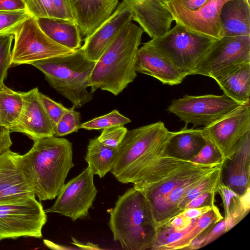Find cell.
Listing matches in <instances>:
<instances>
[{
  "mask_svg": "<svg viewBox=\"0 0 250 250\" xmlns=\"http://www.w3.org/2000/svg\"><path fill=\"white\" fill-rule=\"evenodd\" d=\"M30 16L27 10L0 11V35L13 34L14 29Z\"/></svg>",
  "mask_w": 250,
  "mask_h": 250,
  "instance_id": "obj_31",
  "label": "cell"
},
{
  "mask_svg": "<svg viewBox=\"0 0 250 250\" xmlns=\"http://www.w3.org/2000/svg\"><path fill=\"white\" fill-rule=\"evenodd\" d=\"M35 195L22 155L10 149L0 154V203Z\"/></svg>",
  "mask_w": 250,
  "mask_h": 250,
  "instance_id": "obj_13",
  "label": "cell"
},
{
  "mask_svg": "<svg viewBox=\"0 0 250 250\" xmlns=\"http://www.w3.org/2000/svg\"><path fill=\"white\" fill-rule=\"evenodd\" d=\"M26 10L35 19L39 18H59L53 0H23Z\"/></svg>",
  "mask_w": 250,
  "mask_h": 250,
  "instance_id": "obj_32",
  "label": "cell"
},
{
  "mask_svg": "<svg viewBox=\"0 0 250 250\" xmlns=\"http://www.w3.org/2000/svg\"><path fill=\"white\" fill-rule=\"evenodd\" d=\"M116 151L117 148L103 144L97 137L89 140L84 159L93 175L103 178L110 172L114 165Z\"/></svg>",
  "mask_w": 250,
  "mask_h": 250,
  "instance_id": "obj_25",
  "label": "cell"
},
{
  "mask_svg": "<svg viewBox=\"0 0 250 250\" xmlns=\"http://www.w3.org/2000/svg\"><path fill=\"white\" fill-rule=\"evenodd\" d=\"M128 5L133 12L132 20L152 39L170 30L174 18L166 4L160 0H135Z\"/></svg>",
  "mask_w": 250,
  "mask_h": 250,
  "instance_id": "obj_18",
  "label": "cell"
},
{
  "mask_svg": "<svg viewBox=\"0 0 250 250\" xmlns=\"http://www.w3.org/2000/svg\"><path fill=\"white\" fill-rule=\"evenodd\" d=\"M23 100L21 92L14 91L0 83V125L8 129L21 112Z\"/></svg>",
  "mask_w": 250,
  "mask_h": 250,
  "instance_id": "obj_26",
  "label": "cell"
},
{
  "mask_svg": "<svg viewBox=\"0 0 250 250\" xmlns=\"http://www.w3.org/2000/svg\"><path fill=\"white\" fill-rule=\"evenodd\" d=\"M81 114L72 107L68 108L57 124L55 136L62 137L76 132L81 128Z\"/></svg>",
  "mask_w": 250,
  "mask_h": 250,
  "instance_id": "obj_30",
  "label": "cell"
},
{
  "mask_svg": "<svg viewBox=\"0 0 250 250\" xmlns=\"http://www.w3.org/2000/svg\"><path fill=\"white\" fill-rule=\"evenodd\" d=\"M26 10L23 0H0V11Z\"/></svg>",
  "mask_w": 250,
  "mask_h": 250,
  "instance_id": "obj_42",
  "label": "cell"
},
{
  "mask_svg": "<svg viewBox=\"0 0 250 250\" xmlns=\"http://www.w3.org/2000/svg\"><path fill=\"white\" fill-rule=\"evenodd\" d=\"M176 25L164 35L146 42L178 67L187 76L194 71L216 39Z\"/></svg>",
  "mask_w": 250,
  "mask_h": 250,
  "instance_id": "obj_6",
  "label": "cell"
},
{
  "mask_svg": "<svg viewBox=\"0 0 250 250\" xmlns=\"http://www.w3.org/2000/svg\"><path fill=\"white\" fill-rule=\"evenodd\" d=\"M190 161L203 165L224 164L220 152L208 139L200 151Z\"/></svg>",
  "mask_w": 250,
  "mask_h": 250,
  "instance_id": "obj_34",
  "label": "cell"
},
{
  "mask_svg": "<svg viewBox=\"0 0 250 250\" xmlns=\"http://www.w3.org/2000/svg\"><path fill=\"white\" fill-rule=\"evenodd\" d=\"M59 18L75 22L67 0H53Z\"/></svg>",
  "mask_w": 250,
  "mask_h": 250,
  "instance_id": "obj_40",
  "label": "cell"
},
{
  "mask_svg": "<svg viewBox=\"0 0 250 250\" xmlns=\"http://www.w3.org/2000/svg\"><path fill=\"white\" fill-rule=\"evenodd\" d=\"M217 192H218L223 200L225 209V220L229 218V209L233 199L239 195L234 192L232 189L225 185L221 180Z\"/></svg>",
  "mask_w": 250,
  "mask_h": 250,
  "instance_id": "obj_37",
  "label": "cell"
},
{
  "mask_svg": "<svg viewBox=\"0 0 250 250\" xmlns=\"http://www.w3.org/2000/svg\"><path fill=\"white\" fill-rule=\"evenodd\" d=\"M229 0H208L194 11L171 2L166 4L176 23L193 32L218 39L221 37V10L224 4Z\"/></svg>",
  "mask_w": 250,
  "mask_h": 250,
  "instance_id": "obj_14",
  "label": "cell"
},
{
  "mask_svg": "<svg viewBox=\"0 0 250 250\" xmlns=\"http://www.w3.org/2000/svg\"><path fill=\"white\" fill-rule=\"evenodd\" d=\"M213 206H206L199 208H188L182 212L186 217L192 219L199 217L202 214L210 210Z\"/></svg>",
  "mask_w": 250,
  "mask_h": 250,
  "instance_id": "obj_45",
  "label": "cell"
},
{
  "mask_svg": "<svg viewBox=\"0 0 250 250\" xmlns=\"http://www.w3.org/2000/svg\"><path fill=\"white\" fill-rule=\"evenodd\" d=\"M35 196L0 203V241L21 237H42L47 216Z\"/></svg>",
  "mask_w": 250,
  "mask_h": 250,
  "instance_id": "obj_7",
  "label": "cell"
},
{
  "mask_svg": "<svg viewBox=\"0 0 250 250\" xmlns=\"http://www.w3.org/2000/svg\"><path fill=\"white\" fill-rule=\"evenodd\" d=\"M241 104L227 96L208 94L185 95L171 101L167 108L169 113L177 116L186 125L207 126Z\"/></svg>",
  "mask_w": 250,
  "mask_h": 250,
  "instance_id": "obj_10",
  "label": "cell"
},
{
  "mask_svg": "<svg viewBox=\"0 0 250 250\" xmlns=\"http://www.w3.org/2000/svg\"><path fill=\"white\" fill-rule=\"evenodd\" d=\"M250 209V187L243 194L233 199L229 209V218L226 220L227 232L240 222L249 213Z\"/></svg>",
  "mask_w": 250,
  "mask_h": 250,
  "instance_id": "obj_29",
  "label": "cell"
},
{
  "mask_svg": "<svg viewBox=\"0 0 250 250\" xmlns=\"http://www.w3.org/2000/svg\"><path fill=\"white\" fill-rule=\"evenodd\" d=\"M127 131L124 126L104 129L97 139L103 144L116 148L121 144Z\"/></svg>",
  "mask_w": 250,
  "mask_h": 250,
  "instance_id": "obj_35",
  "label": "cell"
},
{
  "mask_svg": "<svg viewBox=\"0 0 250 250\" xmlns=\"http://www.w3.org/2000/svg\"><path fill=\"white\" fill-rule=\"evenodd\" d=\"M39 96L55 130L57 124L68 108L40 92Z\"/></svg>",
  "mask_w": 250,
  "mask_h": 250,
  "instance_id": "obj_36",
  "label": "cell"
},
{
  "mask_svg": "<svg viewBox=\"0 0 250 250\" xmlns=\"http://www.w3.org/2000/svg\"><path fill=\"white\" fill-rule=\"evenodd\" d=\"M224 94L240 104L250 102V63L230 70L214 79Z\"/></svg>",
  "mask_w": 250,
  "mask_h": 250,
  "instance_id": "obj_24",
  "label": "cell"
},
{
  "mask_svg": "<svg viewBox=\"0 0 250 250\" xmlns=\"http://www.w3.org/2000/svg\"><path fill=\"white\" fill-rule=\"evenodd\" d=\"M37 87L21 92L23 103L19 117L9 128L23 133L33 141L54 136L52 123L42 104Z\"/></svg>",
  "mask_w": 250,
  "mask_h": 250,
  "instance_id": "obj_15",
  "label": "cell"
},
{
  "mask_svg": "<svg viewBox=\"0 0 250 250\" xmlns=\"http://www.w3.org/2000/svg\"><path fill=\"white\" fill-rule=\"evenodd\" d=\"M223 219L215 206L200 216L195 226L172 248V250L186 249L196 238H204L206 234L220 221Z\"/></svg>",
  "mask_w": 250,
  "mask_h": 250,
  "instance_id": "obj_27",
  "label": "cell"
},
{
  "mask_svg": "<svg viewBox=\"0 0 250 250\" xmlns=\"http://www.w3.org/2000/svg\"><path fill=\"white\" fill-rule=\"evenodd\" d=\"M14 38L13 34L0 35V83L3 82L11 67V45Z\"/></svg>",
  "mask_w": 250,
  "mask_h": 250,
  "instance_id": "obj_33",
  "label": "cell"
},
{
  "mask_svg": "<svg viewBox=\"0 0 250 250\" xmlns=\"http://www.w3.org/2000/svg\"><path fill=\"white\" fill-rule=\"evenodd\" d=\"M248 1L249 2H250V0H248Z\"/></svg>",
  "mask_w": 250,
  "mask_h": 250,
  "instance_id": "obj_47",
  "label": "cell"
},
{
  "mask_svg": "<svg viewBox=\"0 0 250 250\" xmlns=\"http://www.w3.org/2000/svg\"><path fill=\"white\" fill-rule=\"evenodd\" d=\"M202 129L220 152L224 163L230 159L243 136L250 131V102L241 104Z\"/></svg>",
  "mask_w": 250,
  "mask_h": 250,
  "instance_id": "obj_12",
  "label": "cell"
},
{
  "mask_svg": "<svg viewBox=\"0 0 250 250\" xmlns=\"http://www.w3.org/2000/svg\"><path fill=\"white\" fill-rule=\"evenodd\" d=\"M207 138L202 128H188L169 131L165 155L190 161L206 145Z\"/></svg>",
  "mask_w": 250,
  "mask_h": 250,
  "instance_id": "obj_21",
  "label": "cell"
},
{
  "mask_svg": "<svg viewBox=\"0 0 250 250\" xmlns=\"http://www.w3.org/2000/svg\"><path fill=\"white\" fill-rule=\"evenodd\" d=\"M131 120L115 109L104 115L95 118L82 123L81 128L87 130H99L124 126L131 122Z\"/></svg>",
  "mask_w": 250,
  "mask_h": 250,
  "instance_id": "obj_28",
  "label": "cell"
},
{
  "mask_svg": "<svg viewBox=\"0 0 250 250\" xmlns=\"http://www.w3.org/2000/svg\"><path fill=\"white\" fill-rule=\"evenodd\" d=\"M216 192H206L192 199L187 206L186 209L214 205Z\"/></svg>",
  "mask_w": 250,
  "mask_h": 250,
  "instance_id": "obj_38",
  "label": "cell"
},
{
  "mask_svg": "<svg viewBox=\"0 0 250 250\" xmlns=\"http://www.w3.org/2000/svg\"><path fill=\"white\" fill-rule=\"evenodd\" d=\"M36 19L42 31L56 43L73 51L82 47V35L75 22L53 18Z\"/></svg>",
  "mask_w": 250,
  "mask_h": 250,
  "instance_id": "obj_23",
  "label": "cell"
},
{
  "mask_svg": "<svg viewBox=\"0 0 250 250\" xmlns=\"http://www.w3.org/2000/svg\"><path fill=\"white\" fill-rule=\"evenodd\" d=\"M10 133L8 128L0 125V154L10 149L12 145Z\"/></svg>",
  "mask_w": 250,
  "mask_h": 250,
  "instance_id": "obj_43",
  "label": "cell"
},
{
  "mask_svg": "<svg viewBox=\"0 0 250 250\" xmlns=\"http://www.w3.org/2000/svg\"><path fill=\"white\" fill-rule=\"evenodd\" d=\"M220 20L221 37L250 36V2L247 0L227 1L222 8Z\"/></svg>",
  "mask_w": 250,
  "mask_h": 250,
  "instance_id": "obj_22",
  "label": "cell"
},
{
  "mask_svg": "<svg viewBox=\"0 0 250 250\" xmlns=\"http://www.w3.org/2000/svg\"><path fill=\"white\" fill-rule=\"evenodd\" d=\"M208 0H174L170 2L183 7L189 11H194L199 9Z\"/></svg>",
  "mask_w": 250,
  "mask_h": 250,
  "instance_id": "obj_44",
  "label": "cell"
},
{
  "mask_svg": "<svg viewBox=\"0 0 250 250\" xmlns=\"http://www.w3.org/2000/svg\"><path fill=\"white\" fill-rule=\"evenodd\" d=\"M93 176L89 168L86 167L64 184L54 205L45 212L57 213L73 221L87 216L98 192Z\"/></svg>",
  "mask_w": 250,
  "mask_h": 250,
  "instance_id": "obj_11",
  "label": "cell"
},
{
  "mask_svg": "<svg viewBox=\"0 0 250 250\" xmlns=\"http://www.w3.org/2000/svg\"><path fill=\"white\" fill-rule=\"evenodd\" d=\"M162 2H163L164 3L166 4L167 3L171 1H173L174 0H160Z\"/></svg>",
  "mask_w": 250,
  "mask_h": 250,
  "instance_id": "obj_46",
  "label": "cell"
},
{
  "mask_svg": "<svg viewBox=\"0 0 250 250\" xmlns=\"http://www.w3.org/2000/svg\"><path fill=\"white\" fill-rule=\"evenodd\" d=\"M109 227L113 239L127 250H151L157 226L143 194L133 187L119 196L110 211Z\"/></svg>",
  "mask_w": 250,
  "mask_h": 250,
  "instance_id": "obj_3",
  "label": "cell"
},
{
  "mask_svg": "<svg viewBox=\"0 0 250 250\" xmlns=\"http://www.w3.org/2000/svg\"><path fill=\"white\" fill-rule=\"evenodd\" d=\"M250 131L237 144L229 160L223 165L222 180L239 196L250 187Z\"/></svg>",
  "mask_w": 250,
  "mask_h": 250,
  "instance_id": "obj_20",
  "label": "cell"
},
{
  "mask_svg": "<svg viewBox=\"0 0 250 250\" xmlns=\"http://www.w3.org/2000/svg\"><path fill=\"white\" fill-rule=\"evenodd\" d=\"M14 44L10 66L32 62L50 58L70 54L75 51L56 43L41 29L36 19L30 16L14 30Z\"/></svg>",
  "mask_w": 250,
  "mask_h": 250,
  "instance_id": "obj_8",
  "label": "cell"
},
{
  "mask_svg": "<svg viewBox=\"0 0 250 250\" xmlns=\"http://www.w3.org/2000/svg\"><path fill=\"white\" fill-rule=\"evenodd\" d=\"M133 12L124 1L96 30L84 39L81 48L85 57L97 62L122 29L132 20Z\"/></svg>",
  "mask_w": 250,
  "mask_h": 250,
  "instance_id": "obj_16",
  "label": "cell"
},
{
  "mask_svg": "<svg viewBox=\"0 0 250 250\" xmlns=\"http://www.w3.org/2000/svg\"><path fill=\"white\" fill-rule=\"evenodd\" d=\"M226 232H227V222L224 218L217 223L206 234L204 239L202 247L212 242Z\"/></svg>",
  "mask_w": 250,
  "mask_h": 250,
  "instance_id": "obj_39",
  "label": "cell"
},
{
  "mask_svg": "<svg viewBox=\"0 0 250 250\" xmlns=\"http://www.w3.org/2000/svg\"><path fill=\"white\" fill-rule=\"evenodd\" d=\"M82 36L88 37L111 15L118 0H67Z\"/></svg>",
  "mask_w": 250,
  "mask_h": 250,
  "instance_id": "obj_19",
  "label": "cell"
},
{
  "mask_svg": "<svg viewBox=\"0 0 250 250\" xmlns=\"http://www.w3.org/2000/svg\"><path fill=\"white\" fill-rule=\"evenodd\" d=\"M191 219L180 213L166 224H168L176 231H180L187 229L192 223Z\"/></svg>",
  "mask_w": 250,
  "mask_h": 250,
  "instance_id": "obj_41",
  "label": "cell"
},
{
  "mask_svg": "<svg viewBox=\"0 0 250 250\" xmlns=\"http://www.w3.org/2000/svg\"><path fill=\"white\" fill-rule=\"evenodd\" d=\"M135 69L136 72L152 77L170 86L180 84L187 76L147 42L139 48Z\"/></svg>",
  "mask_w": 250,
  "mask_h": 250,
  "instance_id": "obj_17",
  "label": "cell"
},
{
  "mask_svg": "<svg viewBox=\"0 0 250 250\" xmlns=\"http://www.w3.org/2000/svg\"><path fill=\"white\" fill-rule=\"evenodd\" d=\"M22 158L35 195L40 201L58 196L74 166L72 143L54 136L34 140L32 148Z\"/></svg>",
  "mask_w": 250,
  "mask_h": 250,
  "instance_id": "obj_1",
  "label": "cell"
},
{
  "mask_svg": "<svg viewBox=\"0 0 250 250\" xmlns=\"http://www.w3.org/2000/svg\"><path fill=\"white\" fill-rule=\"evenodd\" d=\"M250 63V36L216 39L199 61L193 75L213 79L239 66Z\"/></svg>",
  "mask_w": 250,
  "mask_h": 250,
  "instance_id": "obj_9",
  "label": "cell"
},
{
  "mask_svg": "<svg viewBox=\"0 0 250 250\" xmlns=\"http://www.w3.org/2000/svg\"><path fill=\"white\" fill-rule=\"evenodd\" d=\"M169 131L162 121L128 130L117 148L110 171L116 180L130 183L140 171L165 155Z\"/></svg>",
  "mask_w": 250,
  "mask_h": 250,
  "instance_id": "obj_4",
  "label": "cell"
},
{
  "mask_svg": "<svg viewBox=\"0 0 250 250\" xmlns=\"http://www.w3.org/2000/svg\"><path fill=\"white\" fill-rule=\"evenodd\" d=\"M143 32L132 22L122 29L96 62L90 80L92 93L100 89L117 96L134 81Z\"/></svg>",
  "mask_w": 250,
  "mask_h": 250,
  "instance_id": "obj_2",
  "label": "cell"
},
{
  "mask_svg": "<svg viewBox=\"0 0 250 250\" xmlns=\"http://www.w3.org/2000/svg\"><path fill=\"white\" fill-rule=\"evenodd\" d=\"M96 62L88 59L81 48L73 53L50 58L31 64L41 71L51 86L80 108L92 100L90 76Z\"/></svg>",
  "mask_w": 250,
  "mask_h": 250,
  "instance_id": "obj_5",
  "label": "cell"
}]
</instances>
